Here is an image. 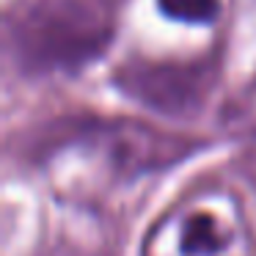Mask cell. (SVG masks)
Instances as JSON below:
<instances>
[{"instance_id":"1","label":"cell","mask_w":256,"mask_h":256,"mask_svg":"<svg viewBox=\"0 0 256 256\" xmlns=\"http://www.w3.org/2000/svg\"><path fill=\"white\" fill-rule=\"evenodd\" d=\"M122 0H25L6 17V52L25 74L78 72L110 47Z\"/></svg>"},{"instance_id":"2","label":"cell","mask_w":256,"mask_h":256,"mask_svg":"<svg viewBox=\"0 0 256 256\" xmlns=\"http://www.w3.org/2000/svg\"><path fill=\"white\" fill-rule=\"evenodd\" d=\"M212 83L215 69L206 64L130 61L116 72V86L127 100L171 118L196 116L210 100Z\"/></svg>"},{"instance_id":"3","label":"cell","mask_w":256,"mask_h":256,"mask_svg":"<svg viewBox=\"0 0 256 256\" xmlns=\"http://www.w3.org/2000/svg\"><path fill=\"white\" fill-rule=\"evenodd\" d=\"M228 226L210 210H196L182 220L179 228V248L188 256H210L226 250L228 245Z\"/></svg>"},{"instance_id":"4","label":"cell","mask_w":256,"mask_h":256,"mask_svg":"<svg viewBox=\"0 0 256 256\" xmlns=\"http://www.w3.org/2000/svg\"><path fill=\"white\" fill-rule=\"evenodd\" d=\"M166 17L188 25H206L220 14V0H157Z\"/></svg>"}]
</instances>
